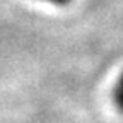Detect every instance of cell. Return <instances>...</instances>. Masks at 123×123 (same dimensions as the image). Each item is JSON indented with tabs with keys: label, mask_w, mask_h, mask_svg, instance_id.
I'll list each match as a JSON object with an SVG mask.
<instances>
[{
	"label": "cell",
	"mask_w": 123,
	"mask_h": 123,
	"mask_svg": "<svg viewBox=\"0 0 123 123\" xmlns=\"http://www.w3.org/2000/svg\"><path fill=\"white\" fill-rule=\"evenodd\" d=\"M113 99H115V103H116V106H118V110L121 111V108H123V74H121V77L118 79V82H116V86H115Z\"/></svg>",
	"instance_id": "1"
},
{
	"label": "cell",
	"mask_w": 123,
	"mask_h": 123,
	"mask_svg": "<svg viewBox=\"0 0 123 123\" xmlns=\"http://www.w3.org/2000/svg\"><path fill=\"white\" fill-rule=\"evenodd\" d=\"M44 2H50L53 5H58V7H65V5H68L72 2V0H44Z\"/></svg>",
	"instance_id": "2"
},
{
	"label": "cell",
	"mask_w": 123,
	"mask_h": 123,
	"mask_svg": "<svg viewBox=\"0 0 123 123\" xmlns=\"http://www.w3.org/2000/svg\"><path fill=\"white\" fill-rule=\"evenodd\" d=\"M121 113H123V108H121Z\"/></svg>",
	"instance_id": "3"
}]
</instances>
